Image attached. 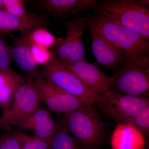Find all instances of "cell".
<instances>
[{
    "instance_id": "cell-1",
    "label": "cell",
    "mask_w": 149,
    "mask_h": 149,
    "mask_svg": "<svg viewBox=\"0 0 149 149\" xmlns=\"http://www.w3.org/2000/svg\"><path fill=\"white\" fill-rule=\"evenodd\" d=\"M84 17L121 52L124 61L149 65L148 40L123 27L114 17L103 11L94 9V12Z\"/></svg>"
},
{
    "instance_id": "cell-2",
    "label": "cell",
    "mask_w": 149,
    "mask_h": 149,
    "mask_svg": "<svg viewBox=\"0 0 149 149\" xmlns=\"http://www.w3.org/2000/svg\"><path fill=\"white\" fill-rule=\"evenodd\" d=\"M63 114L60 124L83 149H97L102 143L107 136L106 125L95 104Z\"/></svg>"
},
{
    "instance_id": "cell-3",
    "label": "cell",
    "mask_w": 149,
    "mask_h": 149,
    "mask_svg": "<svg viewBox=\"0 0 149 149\" xmlns=\"http://www.w3.org/2000/svg\"><path fill=\"white\" fill-rule=\"evenodd\" d=\"M95 105L106 120L128 123L142 110L149 106V98L129 95L111 89L99 95Z\"/></svg>"
},
{
    "instance_id": "cell-4",
    "label": "cell",
    "mask_w": 149,
    "mask_h": 149,
    "mask_svg": "<svg viewBox=\"0 0 149 149\" xmlns=\"http://www.w3.org/2000/svg\"><path fill=\"white\" fill-rule=\"evenodd\" d=\"M94 9L106 12L123 27L149 40V9L139 1L107 0L98 3Z\"/></svg>"
},
{
    "instance_id": "cell-5",
    "label": "cell",
    "mask_w": 149,
    "mask_h": 149,
    "mask_svg": "<svg viewBox=\"0 0 149 149\" xmlns=\"http://www.w3.org/2000/svg\"><path fill=\"white\" fill-rule=\"evenodd\" d=\"M40 103L33 79L26 78L17 91L10 107L3 112L0 128L8 130L13 126L16 127L41 107Z\"/></svg>"
},
{
    "instance_id": "cell-6",
    "label": "cell",
    "mask_w": 149,
    "mask_h": 149,
    "mask_svg": "<svg viewBox=\"0 0 149 149\" xmlns=\"http://www.w3.org/2000/svg\"><path fill=\"white\" fill-rule=\"evenodd\" d=\"M42 76L64 92L95 104L99 95L84 85L64 63L54 56L41 71Z\"/></svg>"
},
{
    "instance_id": "cell-7",
    "label": "cell",
    "mask_w": 149,
    "mask_h": 149,
    "mask_svg": "<svg viewBox=\"0 0 149 149\" xmlns=\"http://www.w3.org/2000/svg\"><path fill=\"white\" fill-rule=\"evenodd\" d=\"M111 89L136 97L149 93V65L123 61L112 76Z\"/></svg>"
},
{
    "instance_id": "cell-8",
    "label": "cell",
    "mask_w": 149,
    "mask_h": 149,
    "mask_svg": "<svg viewBox=\"0 0 149 149\" xmlns=\"http://www.w3.org/2000/svg\"><path fill=\"white\" fill-rule=\"evenodd\" d=\"M33 83L40 102L45 104L50 111L65 114L93 104L64 92L42 76L34 78Z\"/></svg>"
},
{
    "instance_id": "cell-9",
    "label": "cell",
    "mask_w": 149,
    "mask_h": 149,
    "mask_svg": "<svg viewBox=\"0 0 149 149\" xmlns=\"http://www.w3.org/2000/svg\"><path fill=\"white\" fill-rule=\"evenodd\" d=\"M66 35L56 45L54 56L64 64L85 59V48L83 35L86 27L83 17L76 16L65 24Z\"/></svg>"
},
{
    "instance_id": "cell-10",
    "label": "cell",
    "mask_w": 149,
    "mask_h": 149,
    "mask_svg": "<svg viewBox=\"0 0 149 149\" xmlns=\"http://www.w3.org/2000/svg\"><path fill=\"white\" fill-rule=\"evenodd\" d=\"M83 18L91 36L92 52L96 62L115 74L124 61L123 55L104 37L94 24Z\"/></svg>"
},
{
    "instance_id": "cell-11",
    "label": "cell",
    "mask_w": 149,
    "mask_h": 149,
    "mask_svg": "<svg viewBox=\"0 0 149 149\" xmlns=\"http://www.w3.org/2000/svg\"><path fill=\"white\" fill-rule=\"evenodd\" d=\"M64 64L96 95H100L111 90V76H108L96 65L89 63L85 59Z\"/></svg>"
},
{
    "instance_id": "cell-12",
    "label": "cell",
    "mask_w": 149,
    "mask_h": 149,
    "mask_svg": "<svg viewBox=\"0 0 149 149\" xmlns=\"http://www.w3.org/2000/svg\"><path fill=\"white\" fill-rule=\"evenodd\" d=\"M97 0H43L38 1V8L56 18L64 19L87 10L95 9Z\"/></svg>"
},
{
    "instance_id": "cell-13",
    "label": "cell",
    "mask_w": 149,
    "mask_h": 149,
    "mask_svg": "<svg viewBox=\"0 0 149 149\" xmlns=\"http://www.w3.org/2000/svg\"><path fill=\"white\" fill-rule=\"evenodd\" d=\"M8 52L12 60L26 74V78L34 79L42 75L32 58L30 44L25 32H22L21 35L14 39L10 45H8Z\"/></svg>"
},
{
    "instance_id": "cell-14",
    "label": "cell",
    "mask_w": 149,
    "mask_h": 149,
    "mask_svg": "<svg viewBox=\"0 0 149 149\" xmlns=\"http://www.w3.org/2000/svg\"><path fill=\"white\" fill-rule=\"evenodd\" d=\"M146 144L143 134L129 123H118L112 135V149H143Z\"/></svg>"
},
{
    "instance_id": "cell-15",
    "label": "cell",
    "mask_w": 149,
    "mask_h": 149,
    "mask_svg": "<svg viewBox=\"0 0 149 149\" xmlns=\"http://www.w3.org/2000/svg\"><path fill=\"white\" fill-rule=\"evenodd\" d=\"M26 80V77L13 70L0 71V108L3 112L10 107L17 91Z\"/></svg>"
},
{
    "instance_id": "cell-16",
    "label": "cell",
    "mask_w": 149,
    "mask_h": 149,
    "mask_svg": "<svg viewBox=\"0 0 149 149\" xmlns=\"http://www.w3.org/2000/svg\"><path fill=\"white\" fill-rule=\"evenodd\" d=\"M47 18L34 21H27L14 16L5 10H0V35L4 36L13 31L24 32L49 24Z\"/></svg>"
},
{
    "instance_id": "cell-17",
    "label": "cell",
    "mask_w": 149,
    "mask_h": 149,
    "mask_svg": "<svg viewBox=\"0 0 149 149\" xmlns=\"http://www.w3.org/2000/svg\"><path fill=\"white\" fill-rule=\"evenodd\" d=\"M4 10L18 18L27 21L41 20L47 17L44 15H36L28 13L25 8V1L22 0H3Z\"/></svg>"
},
{
    "instance_id": "cell-18",
    "label": "cell",
    "mask_w": 149,
    "mask_h": 149,
    "mask_svg": "<svg viewBox=\"0 0 149 149\" xmlns=\"http://www.w3.org/2000/svg\"><path fill=\"white\" fill-rule=\"evenodd\" d=\"M27 40L31 45L49 49L56 44L55 37L45 27H39L25 32Z\"/></svg>"
},
{
    "instance_id": "cell-19",
    "label": "cell",
    "mask_w": 149,
    "mask_h": 149,
    "mask_svg": "<svg viewBox=\"0 0 149 149\" xmlns=\"http://www.w3.org/2000/svg\"><path fill=\"white\" fill-rule=\"evenodd\" d=\"M50 149H83L63 128L58 131L50 141Z\"/></svg>"
},
{
    "instance_id": "cell-20",
    "label": "cell",
    "mask_w": 149,
    "mask_h": 149,
    "mask_svg": "<svg viewBox=\"0 0 149 149\" xmlns=\"http://www.w3.org/2000/svg\"><path fill=\"white\" fill-rule=\"evenodd\" d=\"M62 128L59 123L54 120L52 116L44 120L33 130V136L50 141L56 133Z\"/></svg>"
},
{
    "instance_id": "cell-21",
    "label": "cell",
    "mask_w": 149,
    "mask_h": 149,
    "mask_svg": "<svg viewBox=\"0 0 149 149\" xmlns=\"http://www.w3.org/2000/svg\"><path fill=\"white\" fill-rule=\"evenodd\" d=\"M51 116V112L48 109L40 107L16 127L23 130H33L37 125Z\"/></svg>"
},
{
    "instance_id": "cell-22",
    "label": "cell",
    "mask_w": 149,
    "mask_h": 149,
    "mask_svg": "<svg viewBox=\"0 0 149 149\" xmlns=\"http://www.w3.org/2000/svg\"><path fill=\"white\" fill-rule=\"evenodd\" d=\"M135 126L143 134L145 138L149 136V106L142 110L128 123Z\"/></svg>"
},
{
    "instance_id": "cell-23",
    "label": "cell",
    "mask_w": 149,
    "mask_h": 149,
    "mask_svg": "<svg viewBox=\"0 0 149 149\" xmlns=\"http://www.w3.org/2000/svg\"><path fill=\"white\" fill-rule=\"evenodd\" d=\"M22 149H50V141L21 132Z\"/></svg>"
},
{
    "instance_id": "cell-24",
    "label": "cell",
    "mask_w": 149,
    "mask_h": 149,
    "mask_svg": "<svg viewBox=\"0 0 149 149\" xmlns=\"http://www.w3.org/2000/svg\"><path fill=\"white\" fill-rule=\"evenodd\" d=\"M30 50L32 58L37 65H44L52 58L53 53L40 46L30 44Z\"/></svg>"
},
{
    "instance_id": "cell-25",
    "label": "cell",
    "mask_w": 149,
    "mask_h": 149,
    "mask_svg": "<svg viewBox=\"0 0 149 149\" xmlns=\"http://www.w3.org/2000/svg\"><path fill=\"white\" fill-rule=\"evenodd\" d=\"M12 70V60L9 53L8 45L4 36L0 35V71Z\"/></svg>"
},
{
    "instance_id": "cell-26",
    "label": "cell",
    "mask_w": 149,
    "mask_h": 149,
    "mask_svg": "<svg viewBox=\"0 0 149 149\" xmlns=\"http://www.w3.org/2000/svg\"><path fill=\"white\" fill-rule=\"evenodd\" d=\"M7 149H22V138L20 131L9 132L3 136Z\"/></svg>"
},
{
    "instance_id": "cell-27",
    "label": "cell",
    "mask_w": 149,
    "mask_h": 149,
    "mask_svg": "<svg viewBox=\"0 0 149 149\" xmlns=\"http://www.w3.org/2000/svg\"><path fill=\"white\" fill-rule=\"evenodd\" d=\"M0 10H4L3 0H0Z\"/></svg>"
},
{
    "instance_id": "cell-28",
    "label": "cell",
    "mask_w": 149,
    "mask_h": 149,
    "mask_svg": "<svg viewBox=\"0 0 149 149\" xmlns=\"http://www.w3.org/2000/svg\"><path fill=\"white\" fill-rule=\"evenodd\" d=\"M143 149H149V144H146V146H145Z\"/></svg>"
}]
</instances>
